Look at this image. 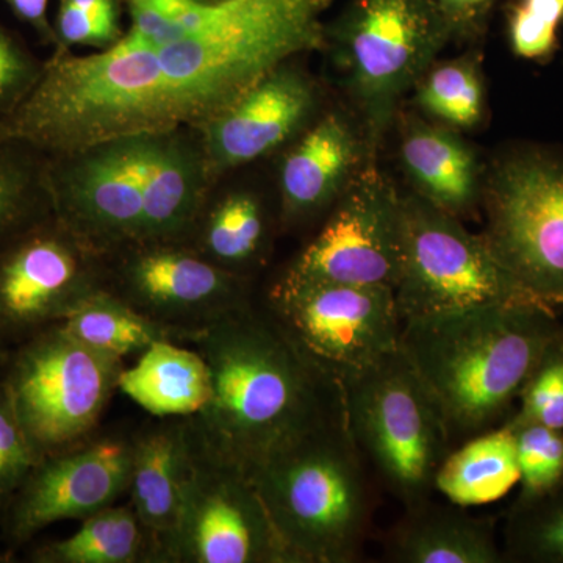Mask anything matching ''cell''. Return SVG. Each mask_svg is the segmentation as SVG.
Masks as SVG:
<instances>
[{
    "label": "cell",
    "instance_id": "d6986e66",
    "mask_svg": "<svg viewBox=\"0 0 563 563\" xmlns=\"http://www.w3.org/2000/svg\"><path fill=\"white\" fill-rule=\"evenodd\" d=\"M399 155L415 195L437 209L462 220L483 202L484 184L476 152L454 129L409 120Z\"/></svg>",
    "mask_w": 563,
    "mask_h": 563
},
{
    "label": "cell",
    "instance_id": "9a60e30c",
    "mask_svg": "<svg viewBox=\"0 0 563 563\" xmlns=\"http://www.w3.org/2000/svg\"><path fill=\"white\" fill-rule=\"evenodd\" d=\"M314 107L312 81L284 63L202 125L206 168L221 173L265 157L301 131Z\"/></svg>",
    "mask_w": 563,
    "mask_h": 563
},
{
    "label": "cell",
    "instance_id": "5b68a950",
    "mask_svg": "<svg viewBox=\"0 0 563 563\" xmlns=\"http://www.w3.org/2000/svg\"><path fill=\"white\" fill-rule=\"evenodd\" d=\"M340 393L347 431L387 490L406 509L428 501L454 444L401 347L340 385Z\"/></svg>",
    "mask_w": 563,
    "mask_h": 563
},
{
    "label": "cell",
    "instance_id": "ab89813d",
    "mask_svg": "<svg viewBox=\"0 0 563 563\" xmlns=\"http://www.w3.org/2000/svg\"><path fill=\"white\" fill-rule=\"evenodd\" d=\"M203 2L217 3V2H225V0H203Z\"/></svg>",
    "mask_w": 563,
    "mask_h": 563
},
{
    "label": "cell",
    "instance_id": "603a6c76",
    "mask_svg": "<svg viewBox=\"0 0 563 563\" xmlns=\"http://www.w3.org/2000/svg\"><path fill=\"white\" fill-rule=\"evenodd\" d=\"M118 387L155 417L198 415L211 395L210 369L198 352L161 340L121 372Z\"/></svg>",
    "mask_w": 563,
    "mask_h": 563
},
{
    "label": "cell",
    "instance_id": "9c48e42d",
    "mask_svg": "<svg viewBox=\"0 0 563 563\" xmlns=\"http://www.w3.org/2000/svg\"><path fill=\"white\" fill-rule=\"evenodd\" d=\"M120 373V358L85 346L60 328L18 354L3 390L40 462L90 431Z\"/></svg>",
    "mask_w": 563,
    "mask_h": 563
},
{
    "label": "cell",
    "instance_id": "4316f807",
    "mask_svg": "<svg viewBox=\"0 0 563 563\" xmlns=\"http://www.w3.org/2000/svg\"><path fill=\"white\" fill-rule=\"evenodd\" d=\"M418 107L454 131L481 124L485 111L483 65L476 52L433 62L415 85Z\"/></svg>",
    "mask_w": 563,
    "mask_h": 563
},
{
    "label": "cell",
    "instance_id": "7402d4cb",
    "mask_svg": "<svg viewBox=\"0 0 563 563\" xmlns=\"http://www.w3.org/2000/svg\"><path fill=\"white\" fill-rule=\"evenodd\" d=\"M128 282L133 295L158 312L239 307V290L232 274L188 252L169 247H151L136 254L128 266Z\"/></svg>",
    "mask_w": 563,
    "mask_h": 563
},
{
    "label": "cell",
    "instance_id": "3957f363",
    "mask_svg": "<svg viewBox=\"0 0 563 563\" xmlns=\"http://www.w3.org/2000/svg\"><path fill=\"white\" fill-rule=\"evenodd\" d=\"M562 336L558 310L488 306L402 321L399 347L454 444L509 420L529 376Z\"/></svg>",
    "mask_w": 563,
    "mask_h": 563
},
{
    "label": "cell",
    "instance_id": "e0dca14e",
    "mask_svg": "<svg viewBox=\"0 0 563 563\" xmlns=\"http://www.w3.org/2000/svg\"><path fill=\"white\" fill-rule=\"evenodd\" d=\"M363 143L342 114L329 113L285 155L280 168L282 210L306 220L332 207L361 169Z\"/></svg>",
    "mask_w": 563,
    "mask_h": 563
},
{
    "label": "cell",
    "instance_id": "52a82bcc",
    "mask_svg": "<svg viewBox=\"0 0 563 563\" xmlns=\"http://www.w3.org/2000/svg\"><path fill=\"white\" fill-rule=\"evenodd\" d=\"M374 152L399 101L451 40L437 0H351L333 27Z\"/></svg>",
    "mask_w": 563,
    "mask_h": 563
},
{
    "label": "cell",
    "instance_id": "1f68e13d",
    "mask_svg": "<svg viewBox=\"0 0 563 563\" xmlns=\"http://www.w3.org/2000/svg\"><path fill=\"white\" fill-rule=\"evenodd\" d=\"M509 420L563 431V336L544 352L518 396Z\"/></svg>",
    "mask_w": 563,
    "mask_h": 563
},
{
    "label": "cell",
    "instance_id": "cb8c5ba5",
    "mask_svg": "<svg viewBox=\"0 0 563 563\" xmlns=\"http://www.w3.org/2000/svg\"><path fill=\"white\" fill-rule=\"evenodd\" d=\"M520 481L514 433L498 426L453 448L435 476V490L455 506H483Z\"/></svg>",
    "mask_w": 563,
    "mask_h": 563
},
{
    "label": "cell",
    "instance_id": "8d00e7d4",
    "mask_svg": "<svg viewBox=\"0 0 563 563\" xmlns=\"http://www.w3.org/2000/svg\"><path fill=\"white\" fill-rule=\"evenodd\" d=\"M496 0H437L451 38L473 36L483 27Z\"/></svg>",
    "mask_w": 563,
    "mask_h": 563
},
{
    "label": "cell",
    "instance_id": "5bb4252c",
    "mask_svg": "<svg viewBox=\"0 0 563 563\" xmlns=\"http://www.w3.org/2000/svg\"><path fill=\"white\" fill-rule=\"evenodd\" d=\"M133 446L106 440L74 453L41 461L11 517V536L31 539L41 529L87 518L113 504L131 487Z\"/></svg>",
    "mask_w": 563,
    "mask_h": 563
},
{
    "label": "cell",
    "instance_id": "4dcf8cb0",
    "mask_svg": "<svg viewBox=\"0 0 563 563\" xmlns=\"http://www.w3.org/2000/svg\"><path fill=\"white\" fill-rule=\"evenodd\" d=\"M265 235L266 222L261 202L250 192H235L211 214L206 244L218 261L239 265L261 254Z\"/></svg>",
    "mask_w": 563,
    "mask_h": 563
},
{
    "label": "cell",
    "instance_id": "277c9868",
    "mask_svg": "<svg viewBox=\"0 0 563 563\" xmlns=\"http://www.w3.org/2000/svg\"><path fill=\"white\" fill-rule=\"evenodd\" d=\"M247 474L296 563L358 561L372 496L343 410Z\"/></svg>",
    "mask_w": 563,
    "mask_h": 563
},
{
    "label": "cell",
    "instance_id": "f35d334b",
    "mask_svg": "<svg viewBox=\"0 0 563 563\" xmlns=\"http://www.w3.org/2000/svg\"><path fill=\"white\" fill-rule=\"evenodd\" d=\"M79 9L113 22H120L121 0H66Z\"/></svg>",
    "mask_w": 563,
    "mask_h": 563
},
{
    "label": "cell",
    "instance_id": "7c38bea8",
    "mask_svg": "<svg viewBox=\"0 0 563 563\" xmlns=\"http://www.w3.org/2000/svg\"><path fill=\"white\" fill-rule=\"evenodd\" d=\"M401 252V195L384 173L369 165L352 177L320 233L280 282H328L395 290Z\"/></svg>",
    "mask_w": 563,
    "mask_h": 563
},
{
    "label": "cell",
    "instance_id": "f1b7e54d",
    "mask_svg": "<svg viewBox=\"0 0 563 563\" xmlns=\"http://www.w3.org/2000/svg\"><path fill=\"white\" fill-rule=\"evenodd\" d=\"M506 562L563 563V485L532 503H514L504 528Z\"/></svg>",
    "mask_w": 563,
    "mask_h": 563
},
{
    "label": "cell",
    "instance_id": "7a4b0ae2",
    "mask_svg": "<svg viewBox=\"0 0 563 563\" xmlns=\"http://www.w3.org/2000/svg\"><path fill=\"white\" fill-rule=\"evenodd\" d=\"M201 344L211 379L201 442L243 472L342 413L339 385L277 321L235 307L214 314Z\"/></svg>",
    "mask_w": 563,
    "mask_h": 563
},
{
    "label": "cell",
    "instance_id": "4fadbf2b",
    "mask_svg": "<svg viewBox=\"0 0 563 563\" xmlns=\"http://www.w3.org/2000/svg\"><path fill=\"white\" fill-rule=\"evenodd\" d=\"M141 155L143 135H135L47 158V190L58 224L76 240L144 242Z\"/></svg>",
    "mask_w": 563,
    "mask_h": 563
},
{
    "label": "cell",
    "instance_id": "ffe728a7",
    "mask_svg": "<svg viewBox=\"0 0 563 563\" xmlns=\"http://www.w3.org/2000/svg\"><path fill=\"white\" fill-rule=\"evenodd\" d=\"M144 242L190 228L202 198L206 162L173 132L143 135Z\"/></svg>",
    "mask_w": 563,
    "mask_h": 563
},
{
    "label": "cell",
    "instance_id": "f546056e",
    "mask_svg": "<svg viewBox=\"0 0 563 563\" xmlns=\"http://www.w3.org/2000/svg\"><path fill=\"white\" fill-rule=\"evenodd\" d=\"M514 433L520 472V493L515 503H532L563 485V431L536 422H504Z\"/></svg>",
    "mask_w": 563,
    "mask_h": 563
},
{
    "label": "cell",
    "instance_id": "6da1fadb",
    "mask_svg": "<svg viewBox=\"0 0 563 563\" xmlns=\"http://www.w3.org/2000/svg\"><path fill=\"white\" fill-rule=\"evenodd\" d=\"M324 0H225L201 31L161 46L120 40L81 60L102 140L202 125L302 52L325 41Z\"/></svg>",
    "mask_w": 563,
    "mask_h": 563
},
{
    "label": "cell",
    "instance_id": "484cf974",
    "mask_svg": "<svg viewBox=\"0 0 563 563\" xmlns=\"http://www.w3.org/2000/svg\"><path fill=\"white\" fill-rule=\"evenodd\" d=\"M46 163L32 147L0 140V251L49 220Z\"/></svg>",
    "mask_w": 563,
    "mask_h": 563
},
{
    "label": "cell",
    "instance_id": "44dd1931",
    "mask_svg": "<svg viewBox=\"0 0 563 563\" xmlns=\"http://www.w3.org/2000/svg\"><path fill=\"white\" fill-rule=\"evenodd\" d=\"M195 442L180 424L144 433L133 446L131 490L141 526L166 540L179 526Z\"/></svg>",
    "mask_w": 563,
    "mask_h": 563
},
{
    "label": "cell",
    "instance_id": "e575fe53",
    "mask_svg": "<svg viewBox=\"0 0 563 563\" xmlns=\"http://www.w3.org/2000/svg\"><path fill=\"white\" fill-rule=\"evenodd\" d=\"M38 463L0 385V503L25 483Z\"/></svg>",
    "mask_w": 563,
    "mask_h": 563
},
{
    "label": "cell",
    "instance_id": "30bf717a",
    "mask_svg": "<svg viewBox=\"0 0 563 563\" xmlns=\"http://www.w3.org/2000/svg\"><path fill=\"white\" fill-rule=\"evenodd\" d=\"M272 299L276 321L339 387L401 342L402 320L390 287L279 282Z\"/></svg>",
    "mask_w": 563,
    "mask_h": 563
},
{
    "label": "cell",
    "instance_id": "ac0fdd59",
    "mask_svg": "<svg viewBox=\"0 0 563 563\" xmlns=\"http://www.w3.org/2000/svg\"><path fill=\"white\" fill-rule=\"evenodd\" d=\"M385 561L396 563H504L495 525L461 506L428 501L407 507L384 540Z\"/></svg>",
    "mask_w": 563,
    "mask_h": 563
},
{
    "label": "cell",
    "instance_id": "d590c367",
    "mask_svg": "<svg viewBox=\"0 0 563 563\" xmlns=\"http://www.w3.org/2000/svg\"><path fill=\"white\" fill-rule=\"evenodd\" d=\"M54 33L57 49L66 51L73 46L98 47L106 51L124 36L120 22L95 16L66 0H58Z\"/></svg>",
    "mask_w": 563,
    "mask_h": 563
},
{
    "label": "cell",
    "instance_id": "8fae6325",
    "mask_svg": "<svg viewBox=\"0 0 563 563\" xmlns=\"http://www.w3.org/2000/svg\"><path fill=\"white\" fill-rule=\"evenodd\" d=\"M169 554L196 563H296L250 474L206 444L195 459Z\"/></svg>",
    "mask_w": 563,
    "mask_h": 563
},
{
    "label": "cell",
    "instance_id": "8992f818",
    "mask_svg": "<svg viewBox=\"0 0 563 563\" xmlns=\"http://www.w3.org/2000/svg\"><path fill=\"white\" fill-rule=\"evenodd\" d=\"M401 266L393 291L402 321L488 306L553 309L499 262L483 233L415 192L401 196Z\"/></svg>",
    "mask_w": 563,
    "mask_h": 563
},
{
    "label": "cell",
    "instance_id": "836d02e7",
    "mask_svg": "<svg viewBox=\"0 0 563 563\" xmlns=\"http://www.w3.org/2000/svg\"><path fill=\"white\" fill-rule=\"evenodd\" d=\"M43 66L44 63L0 22V121L10 117L27 98Z\"/></svg>",
    "mask_w": 563,
    "mask_h": 563
},
{
    "label": "cell",
    "instance_id": "d4e9b609",
    "mask_svg": "<svg viewBox=\"0 0 563 563\" xmlns=\"http://www.w3.org/2000/svg\"><path fill=\"white\" fill-rule=\"evenodd\" d=\"M60 321L62 331L74 340L114 358L166 339L161 325L106 292H85Z\"/></svg>",
    "mask_w": 563,
    "mask_h": 563
},
{
    "label": "cell",
    "instance_id": "d6a6232c",
    "mask_svg": "<svg viewBox=\"0 0 563 563\" xmlns=\"http://www.w3.org/2000/svg\"><path fill=\"white\" fill-rule=\"evenodd\" d=\"M562 24L563 0H517L507 21L510 49L523 60H544L558 46Z\"/></svg>",
    "mask_w": 563,
    "mask_h": 563
},
{
    "label": "cell",
    "instance_id": "2e32d148",
    "mask_svg": "<svg viewBox=\"0 0 563 563\" xmlns=\"http://www.w3.org/2000/svg\"><path fill=\"white\" fill-rule=\"evenodd\" d=\"M76 239L46 220L0 251V328L24 331L62 320L84 290Z\"/></svg>",
    "mask_w": 563,
    "mask_h": 563
},
{
    "label": "cell",
    "instance_id": "74e56055",
    "mask_svg": "<svg viewBox=\"0 0 563 563\" xmlns=\"http://www.w3.org/2000/svg\"><path fill=\"white\" fill-rule=\"evenodd\" d=\"M25 24L31 25L43 43L55 44L54 25L47 18L49 0H3Z\"/></svg>",
    "mask_w": 563,
    "mask_h": 563
},
{
    "label": "cell",
    "instance_id": "ba28073f",
    "mask_svg": "<svg viewBox=\"0 0 563 563\" xmlns=\"http://www.w3.org/2000/svg\"><path fill=\"white\" fill-rule=\"evenodd\" d=\"M483 232L499 262L555 310L563 309V161L542 151L507 155L485 181Z\"/></svg>",
    "mask_w": 563,
    "mask_h": 563
},
{
    "label": "cell",
    "instance_id": "83f0119b",
    "mask_svg": "<svg viewBox=\"0 0 563 563\" xmlns=\"http://www.w3.org/2000/svg\"><path fill=\"white\" fill-rule=\"evenodd\" d=\"M140 520L128 507H106L84 518L79 531L52 543L38 555L52 563H131L139 559Z\"/></svg>",
    "mask_w": 563,
    "mask_h": 563
}]
</instances>
